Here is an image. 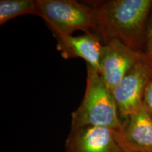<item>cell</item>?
<instances>
[{
  "label": "cell",
  "mask_w": 152,
  "mask_h": 152,
  "mask_svg": "<svg viewBox=\"0 0 152 152\" xmlns=\"http://www.w3.org/2000/svg\"><path fill=\"white\" fill-rule=\"evenodd\" d=\"M26 14L37 15L36 1L33 0H1L0 25L17 16Z\"/></svg>",
  "instance_id": "9"
},
{
  "label": "cell",
  "mask_w": 152,
  "mask_h": 152,
  "mask_svg": "<svg viewBox=\"0 0 152 152\" xmlns=\"http://www.w3.org/2000/svg\"><path fill=\"white\" fill-rule=\"evenodd\" d=\"M121 125L122 119L112 92L99 72L87 65L84 97L72 113L71 127H99L118 131Z\"/></svg>",
  "instance_id": "2"
},
{
  "label": "cell",
  "mask_w": 152,
  "mask_h": 152,
  "mask_svg": "<svg viewBox=\"0 0 152 152\" xmlns=\"http://www.w3.org/2000/svg\"><path fill=\"white\" fill-rule=\"evenodd\" d=\"M117 133L125 152H152V116L144 106L122 120Z\"/></svg>",
  "instance_id": "7"
},
{
  "label": "cell",
  "mask_w": 152,
  "mask_h": 152,
  "mask_svg": "<svg viewBox=\"0 0 152 152\" xmlns=\"http://www.w3.org/2000/svg\"><path fill=\"white\" fill-rule=\"evenodd\" d=\"M151 80V71L143 58L111 91L121 119L143 106L144 93Z\"/></svg>",
  "instance_id": "4"
},
{
  "label": "cell",
  "mask_w": 152,
  "mask_h": 152,
  "mask_svg": "<svg viewBox=\"0 0 152 152\" xmlns=\"http://www.w3.org/2000/svg\"><path fill=\"white\" fill-rule=\"evenodd\" d=\"M66 152H125L117 130L99 127H71Z\"/></svg>",
  "instance_id": "6"
},
{
  "label": "cell",
  "mask_w": 152,
  "mask_h": 152,
  "mask_svg": "<svg viewBox=\"0 0 152 152\" xmlns=\"http://www.w3.org/2000/svg\"><path fill=\"white\" fill-rule=\"evenodd\" d=\"M37 15L45 20L54 37L73 35L77 30L97 35L94 7L75 0H36Z\"/></svg>",
  "instance_id": "3"
},
{
  "label": "cell",
  "mask_w": 152,
  "mask_h": 152,
  "mask_svg": "<svg viewBox=\"0 0 152 152\" xmlns=\"http://www.w3.org/2000/svg\"><path fill=\"white\" fill-rule=\"evenodd\" d=\"M89 4L96 11L97 35L104 44L116 39L142 52L152 14V0H109Z\"/></svg>",
  "instance_id": "1"
},
{
  "label": "cell",
  "mask_w": 152,
  "mask_h": 152,
  "mask_svg": "<svg viewBox=\"0 0 152 152\" xmlns=\"http://www.w3.org/2000/svg\"><path fill=\"white\" fill-rule=\"evenodd\" d=\"M144 58L143 53L118 40H110L103 45L99 73L112 91L134 66Z\"/></svg>",
  "instance_id": "5"
},
{
  "label": "cell",
  "mask_w": 152,
  "mask_h": 152,
  "mask_svg": "<svg viewBox=\"0 0 152 152\" xmlns=\"http://www.w3.org/2000/svg\"><path fill=\"white\" fill-rule=\"evenodd\" d=\"M142 53H143L144 59L149 66L152 73V14L148 24Z\"/></svg>",
  "instance_id": "10"
},
{
  "label": "cell",
  "mask_w": 152,
  "mask_h": 152,
  "mask_svg": "<svg viewBox=\"0 0 152 152\" xmlns=\"http://www.w3.org/2000/svg\"><path fill=\"white\" fill-rule=\"evenodd\" d=\"M143 106L152 116V80L148 85L144 93Z\"/></svg>",
  "instance_id": "11"
},
{
  "label": "cell",
  "mask_w": 152,
  "mask_h": 152,
  "mask_svg": "<svg viewBox=\"0 0 152 152\" xmlns=\"http://www.w3.org/2000/svg\"><path fill=\"white\" fill-rule=\"evenodd\" d=\"M57 41V49L63 58H81L99 72L103 45L99 36L94 33H85L78 36L65 35L54 37Z\"/></svg>",
  "instance_id": "8"
}]
</instances>
